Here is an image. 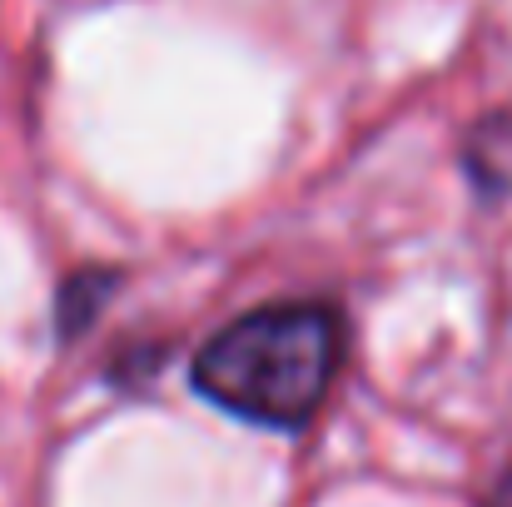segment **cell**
<instances>
[{"label":"cell","instance_id":"obj_2","mask_svg":"<svg viewBox=\"0 0 512 507\" xmlns=\"http://www.w3.org/2000/svg\"><path fill=\"white\" fill-rule=\"evenodd\" d=\"M105 294H110V279L105 274H75L65 284V294H60V334H80Z\"/></svg>","mask_w":512,"mask_h":507},{"label":"cell","instance_id":"obj_1","mask_svg":"<svg viewBox=\"0 0 512 507\" xmlns=\"http://www.w3.org/2000/svg\"><path fill=\"white\" fill-rule=\"evenodd\" d=\"M339 368V324L319 304H274L254 309L239 324L204 343L194 363V383L219 408L269 423L299 428L324 403Z\"/></svg>","mask_w":512,"mask_h":507}]
</instances>
